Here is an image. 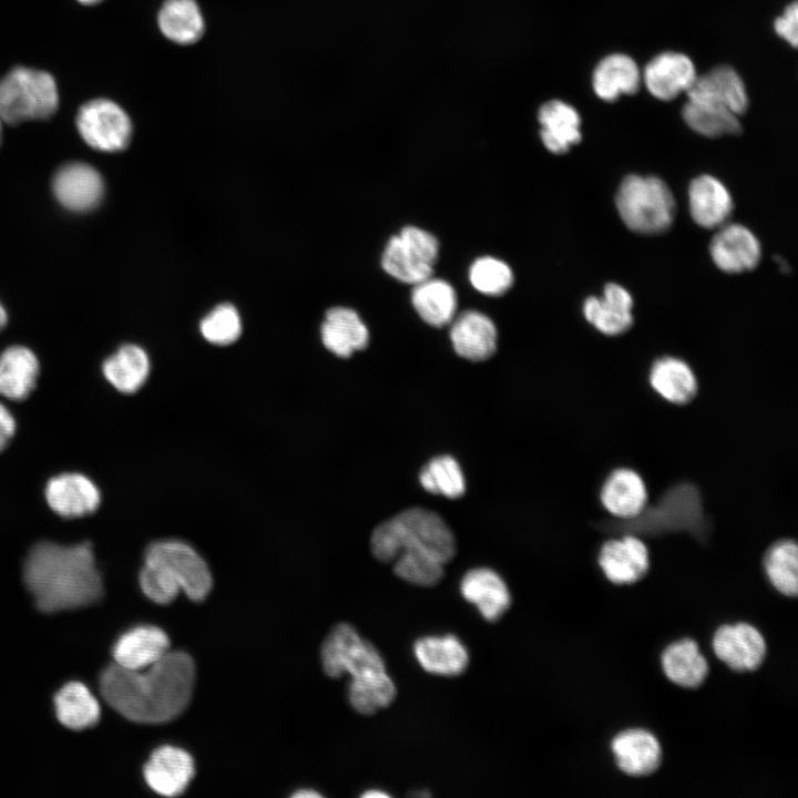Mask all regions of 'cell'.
I'll list each match as a JSON object with an SVG mask.
<instances>
[{"mask_svg":"<svg viewBox=\"0 0 798 798\" xmlns=\"http://www.w3.org/2000/svg\"><path fill=\"white\" fill-rule=\"evenodd\" d=\"M450 339L460 357L483 361L497 350L498 331L487 315L478 310H467L452 319Z\"/></svg>","mask_w":798,"mask_h":798,"instance_id":"obj_18","label":"cell"},{"mask_svg":"<svg viewBox=\"0 0 798 798\" xmlns=\"http://www.w3.org/2000/svg\"><path fill=\"white\" fill-rule=\"evenodd\" d=\"M626 521L631 524H625L623 529L634 534H659L681 530L700 538L708 532L699 492L688 483L674 487L656 507H645L637 516Z\"/></svg>","mask_w":798,"mask_h":798,"instance_id":"obj_8","label":"cell"},{"mask_svg":"<svg viewBox=\"0 0 798 798\" xmlns=\"http://www.w3.org/2000/svg\"><path fill=\"white\" fill-rule=\"evenodd\" d=\"M102 370L114 388L132 393L145 382L150 374V359L143 348L124 345L103 362Z\"/></svg>","mask_w":798,"mask_h":798,"instance_id":"obj_34","label":"cell"},{"mask_svg":"<svg viewBox=\"0 0 798 798\" xmlns=\"http://www.w3.org/2000/svg\"><path fill=\"white\" fill-rule=\"evenodd\" d=\"M195 774L194 760L184 749L171 745L156 748L146 761L143 775L152 790L165 797L185 791Z\"/></svg>","mask_w":798,"mask_h":798,"instance_id":"obj_12","label":"cell"},{"mask_svg":"<svg viewBox=\"0 0 798 798\" xmlns=\"http://www.w3.org/2000/svg\"><path fill=\"white\" fill-rule=\"evenodd\" d=\"M388 796H389V795H388L387 792H385V791H382V790H379V789H369L368 791H366L365 794H362V797H366V798H377V797H378V798H385V797H388Z\"/></svg>","mask_w":798,"mask_h":798,"instance_id":"obj_46","label":"cell"},{"mask_svg":"<svg viewBox=\"0 0 798 798\" xmlns=\"http://www.w3.org/2000/svg\"><path fill=\"white\" fill-rule=\"evenodd\" d=\"M716 656L734 671H754L766 655L763 635L751 625L738 623L720 626L713 637Z\"/></svg>","mask_w":798,"mask_h":798,"instance_id":"obj_15","label":"cell"},{"mask_svg":"<svg viewBox=\"0 0 798 798\" xmlns=\"http://www.w3.org/2000/svg\"><path fill=\"white\" fill-rule=\"evenodd\" d=\"M392 563L395 574L413 585L433 586L444 574V564L426 554L403 552Z\"/></svg>","mask_w":798,"mask_h":798,"instance_id":"obj_41","label":"cell"},{"mask_svg":"<svg viewBox=\"0 0 798 798\" xmlns=\"http://www.w3.org/2000/svg\"><path fill=\"white\" fill-rule=\"evenodd\" d=\"M75 124L82 140L102 152L124 150L133 133L129 114L114 101L103 98L81 105Z\"/></svg>","mask_w":798,"mask_h":798,"instance_id":"obj_10","label":"cell"},{"mask_svg":"<svg viewBox=\"0 0 798 798\" xmlns=\"http://www.w3.org/2000/svg\"><path fill=\"white\" fill-rule=\"evenodd\" d=\"M7 319H8V317H7L6 309L3 308V306L0 303V330L6 326Z\"/></svg>","mask_w":798,"mask_h":798,"instance_id":"obj_47","label":"cell"},{"mask_svg":"<svg viewBox=\"0 0 798 798\" xmlns=\"http://www.w3.org/2000/svg\"><path fill=\"white\" fill-rule=\"evenodd\" d=\"M202 336L217 346L231 345L242 332L239 313L232 304H221L212 309L200 324Z\"/></svg>","mask_w":798,"mask_h":798,"instance_id":"obj_42","label":"cell"},{"mask_svg":"<svg viewBox=\"0 0 798 798\" xmlns=\"http://www.w3.org/2000/svg\"><path fill=\"white\" fill-rule=\"evenodd\" d=\"M598 564L615 584H630L642 579L649 565L648 550L635 535L606 541L598 553Z\"/></svg>","mask_w":798,"mask_h":798,"instance_id":"obj_17","label":"cell"},{"mask_svg":"<svg viewBox=\"0 0 798 798\" xmlns=\"http://www.w3.org/2000/svg\"><path fill=\"white\" fill-rule=\"evenodd\" d=\"M371 552L381 562H392L403 552L429 555L442 564L457 551L452 531L436 512L409 508L379 524L370 539Z\"/></svg>","mask_w":798,"mask_h":798,"instance_id":"obj_5","label":"cell"},{"mask_svg":"<svg viewBox=\"0 0 798 798\" xmlns=\"http://www.w3.org/2000/svg\"><path fill=\"white\" fill-rule=\"evenodd\" d=\"M59 108L54 78L47 71L16 66L0 79V120L17 125L51 117Z\"/></svg>","mask_w":798,"mask_h":798,"instance_id":"obj_7","label":"cell"},{"mask_svg":"<svg viewBox=\"0 0 798 798\" xmlns=\"http://www.w3.org/2000/svg\"><path fill=\"white\" fill-rule=\"evenodd\" d=\"M648 381L663 399L675 405L690 402L698 390L692 368L675 357L657 359L649 370Z\"/></svg>","mask_w":798,"mask_h":798,"instance_id":"obj_31","label":"cell"},{"mask_svg":"<svg viewBox=\"0 0 798 798\" xmlns=\"http://www.w3.org/2000/svg\"><path fill=\"white\" fill-rule=\"evenodd\" d=\"M411 301L420 318L432 327H443L454 318L457 295L446 280L429 277L416 284Z\"/></svg>","mask_w":798,"mask_h":798,"instance_id":"obj_33","label":"cell"},{"mask_svg":"<svg viewBox=\"0 0 798 798\" xmlns=\"http://www.w3.org/2000/svg\"><path fill=\"white\" fill-rule=\"evenodd\" d=\"M662 665L671 682L687 688L699 686L708 673V664L692 640L668 646L662 655Z\"/></svg>","mask_w":798,"mask_h":798,"instance_id":"obj_36","label":"cell"},{"mask_svg":"<svg viewBox=\"0 0 798 798\" xmlns=\"http://www.w3.org/2000/svg\"><path fill=\"white\" fill-rule=\"evenodd\" d=\"M50 508L63 518H80L96 510L100 492L96 485L80 473H63L52 478L45 488Z\"/></svg>","mask_w":798,"mask_h":798,"instance_id":"obj_21","label":"cell"},{"mask_svg":"<svg viewBox=\"0 0 798 798\" xmlns=\"http://www.w3.org/2000/svg\"><path fill=\"white\" fill-rule=\"evenodd\" d=\"M293 796L296 797V798H317V797H321V795H320L319 792H317V791H315V790H309V789L298 790V791H296Z\"/></svg>","mask_w":798,"mask_h":798,"instance_id":"obj_45","label":"cell"},{"mask_svg":"<svg viewBox=\"0 0 798 798\" xmlns=\"http://www.w3.org/2000/svg\"><path fill=\"white\" fill-rule=\"evenodd\" d=\"M469 279L479 293L500 296L511 288L514 277L511 268L503 260L483 256L471 264Z\"/></svg>","mask_w":798,"mask_h":798,"instance_id":"obj_40","label":"cell"},{"mask_svg":"<svg viewBox=\"0 0 798 798\" xmlns=\"http://www.w3.org/2000/svg\"><path fill=\"white\" fill-rule=\"evenodd\" d=\"M642 73L636 62L623 53L603 58L594 69L592 84L595 94L603 101L613 102L622 94L638 91Z\"/></svg>","mask_w":798,"mask_h":798,"instance_id":"obj_29","label":"cell"},{"mask_svg":"<svg viewBox=\"0 0 798 798\" xmlns=\"http://www.w3.org/2000/svg\"><path fill=\"white\" fill-rule=\"evenodd\" d=\"M78 1L84 6H93V4L101 2L102 0H78Z\"/></svg>","mask_w":798,"mask_h":798,"instance_id":"obj_48","label":"cell"},{"mask_svg":"<svg viewBox=\"0 0 798 798\" xmlns=\"http://www.w3.org/2000/svg\"><path fill=\"white\" fill-rule=\"evenodd\" d=\"M689 102L726 109L736 115L748 108V95L743 79L728 65H719L696 76L686 91Z\"/></svg>","mask_w":798,"mask_h":798,"instance_id":"obj_11","label":"cell"},{"mask_svg":"<svg viewBox=\"0 0 798 798\" xmlns=\"http://www.w3.org/2000/svg\"><path fill=\"white\" fill-rule=\"evenodd\" d=\"M1 132H2V121L0 120V142H1Z\"/></svg>","mask_w":798,"mask_h":798,"instance_id":"obj_49","label":"cell"},{"mask_svg":"<svg viewBox=\"0 0 798 798\" xmlns=\"http://www.w3.org/2000/svg\"><path fill=\"white\" fill-rule=\"evenodd\" d=\"M195 665L185 652L168 651L139 671L116 664L100 675L104 700L120 715L140 724H160L177 717L191 700Z\"/></svg>","mask_w":798,"mask_h":798,"instance_id":"obj_1","label":"cell"},{"mask_svg":"<svg viewBox=\"0 0 798 798\" xmlns=\"http://www.w3.org/2000/svg\"><path fill=\"white\" fill-rule=\"evenodd\" d=\"M324 346L334 355L347 358L367 347L369 331L359 315L347 307L330 308L320 329Z\"/></svg>","mask_w":798,"mask_h":798,"instance_id":"obj_27","label":"cell"},{"mask_svg":"<svg viewBox=\"0 0 798 798\" xmlns=\"http://www.w3.org/2000/svg\"><path fill=\"white\" fill-rule=\"evenodd\" d=\"M157 25L167 40L181 45L194 44L205 31L196 0H165L157 13Z\"/></svg>","mask_w":798,"mask_h":798,"instance_id":"obj_30","label":"cell"},{"mask_svg":"<svg viewBox=\"0 0 798 798\" xmlns=\"http://www.w3.org/2000/svg\"><path fill=\"white\" fill-rule=\"evenodd\" d=\"M682 114L693 131L706 137L736 135L741 131L738 115L723 108L687 101Z\"/></svg>","mask_w":798,"mask_h":798,"instance_id":"obj_38","label":"cell"},{"mask_svg":"<svg viewBox=\"0 0 798 798\" xmlns=\"http://www.w3.org/2000/svg\"><path fill=\"white\" fill-rule=\"evenodd\" d=\"M57 717L65 727L80 730L95 725L100 705L81 682L65 684L54 696Z\"/></svg>","mask_w":798,"mask_h":798,"instance_id":"obj_35","label":"cell"},{"mask_svg":"<svg viewBox=\"0 0 798 798\" xmlns=\"http://www.w3.org/2000/svg\"><path fill=\"white\" fill-rule=\"evenodd\" d=\"M718 228L709 245L715 265L729 274L754 269L761 256L757 237L740 224H724Z\"/></svg>","mask_w":798,"mask_h":798,"instance_id":"obj_14","label":"cell"},{"mask_svg":"<svg viewBox=\"0 0 798 798\" xmlns=\"http://www.w3.org/2000/svg\"><path fill=\"white\" fill-rule=\"evenodd\" d=\"M632 306L631 294L621 285L610 283L604 287L601 298L591 296L585 299L583 314L602 334L617 336L627 331L633 324Z\"/></svg>","mask_w":798,"mask_h":798,"instance_id":"obj_23","label":"cell"},{"mask_svg":"<svg viewBox=\"0 0 798 798\" xmlns=\"http://www.w3.org/2000/svg\"><path fill=\"white\" fill-rule=\"evenodd\" d=\"M616 208L633 232L655 235L673 224L675 200L665 182L656 176L628 175L616 193Z\"/></svg>","mask_w":798,"mask_h":798,"instance_id":"obj_6","label":"cell"},{"mask_svg":"<svg viewBox=\"0 0 798 798\" xmlns=\"http://www.w3.org/2000/svg\"><path fill=\"white\" fill-rule=\"evenodd\" d=\"M600 499L611 514L628 520L637 516L646 507L647 490L637 472L620 468L606 478Z\"/></svg>","mask_w":798,"mask_h":798,"instance_id":"obj_25","label":"cell"},{"mask_svg":"<svg viewBox=\"0 0 798 798\" xmlns=\"http://www.w3.org/2000/svg\"><path fill=\"white\" fill-rule=\"evenodd\" d=\"M764 566L774 587L788 596L798 593V548L792 540H780L766 552Z\"/></svg>","mask_w":798,"mask_h":798,"instance_id":"obj_37","label":"cell"},{"mask_svg":"<svg viewBox=\"0 0 798 798\" xmlns=\"http://www.w3.org/2000/svg\"><path fill=\"white\" fill-rule=\"evenodd\" d=\"M422 488L432 494H441L457 499L466 491L462 470L451 456H439L431 459L419 473Z\"/></svg>","mask_w":798,"mask_h":798,"instance_id":"obj_39","label":"cell"},{"mask_svg":"<svg viewBox=\"0 0 798 798\" xmlns=\"http://www.w3.org/2000/svg\"><path fill=\"white\" fill-rule=\"evenodd\" d=\"M320 661L328 676H350L348 699L356 712L371 715L395 700L397 688L381 654L351 625L338 624L328 634L321 645Z\"/></svg>","mask_w":798,"mask_h":798,"instance_id":"obj_3","label":"cell"},{"mask_svg":"<svg viewBox=\"0 0 798 798\" xmlns=\"http://www.w3.org/2000/svg\"><path fill=\"white\" fill-rule=\"evenodd\" d=\"M688 205L694 222L707 229L724 225L733 211L728 190L710 175H700L690 182Z\"/></svg>","mask_w":798,"mask_h":798,"instance_id":"obj_24","label":"cell"},{"mask_svg":"<svg viewBox=\"0 0 798 798\" xmlns=\"http://www.w3.org/2000/svg\"><path fill=\"white\" fill-rule=\"evenodd\" d=\"M538 120L541 140L551 153H566L582 139L581 117L572 105L563 101L551 100L542 104Z\"/></svg>","mask_w":798,"mask_h":798,"instance_id":"obj_26","label":"cell"},{"mask_svg":"<svg viewBox=\"0 0 798 798\" xmlns=\"http://www.w3.org/2000/svg\"><path fill=\"white\" fill-rule=\"evenodd\" d=\"M438 253L439 243L432 234L417 226H406L389 238L381 266L395 279L416 285L431 277Z\"/></svg>","mask_w":798,"mask_h":798,"instance_id":"obj_9","label":"cell"},{"mask_svg":"<svg viewBox=\"0 0 798 798\" xmlns=\"http://www.w3.org/2000/svg\"><path fill=\"white\" fill-rule=\"evenodd\" d=\"M16 430V421L10 411L0 403V451L6 448Z\"/></svg>","mask_w":798,"mask_h":798,"instance_id":"obj_44","label":"cell"},{"mask_svg":"<svg viewBox=\"0 0 798 798\" xmlns=\"http://www.w3.org/2000/svg\"><path fill=\"white\" fill-rule=\"evenodd\" d=\"M170 651L166 633L153 625H140L119 637L112 654L114 664L126 669H144Z\"/></svg>","mask_w":798,"mask_h":798,"instance_id":"obj_19","label":"cell"},{"mask_svg":"<svg viewBox=\"0 0 798 798\" xmlns=\"http://www.w3.org/2000/svg\"><path fill=\"white\" fill-rule=\"evenodd\" d=\"M412 651L426 672L439 676L461 675L470 661L467 646L453 634L420 637L415 642Z\"/></svg>","mask_w":798,"mask_h":798,"instance_id":"obj_22","label":"cell"},{"mask_svg":"<svg viewBox=\"0 0 798 798\" xmlns=\"http://www.w3.org/2000/svg\"><path fill=\"white\" fill-rule=\"evenodd\" d=\"M693 61L678 52H663L644 68L642 81L656 99L669 101L685 92L696 79Z\"/></svg>","mask_w":798,"mask_h":798,"instance_id":"obj_16","label":"cell"},{"mask_svg":"<svg viewBox=\"0 0 798 798\" xmlns=\"http://www.w3.org/2000/svg\"><path fill=\"white\" fill-rule=\"evenodd\" d=\"M460 592L488 622L498 621L511 605L507 583L489 567L469 570L460 582Z\"/></svg>","mask_w":798,"mask_h":798,"instance_id":"obj_20","label":"cell"},{"mask_svg":"<svg viewBox=\"0 0 798 798\" xmlns=\"http://www.w3.org/2000/svg\"><path fill=\"white\" fill-rule=\"evenodd\" d=\"M775 32L796 48L798 42V6L794 1L786 7L784 13L774 22Z\"/></svg>","mask_w":798,"mask_h":798,"instance_id":"obj_43","label":"cell"},{"mask_svg":"<svg viewBox=\"0 0 798 798\" xmlns=\"http://www.w3.org/2000/svg\"><path fill=\"white\" fill-rule=\"evenodd\" d=\"M53 193L61 205L73 212H86L102 200L104 184L100 173L89 164L68 163L53 177Z\"/></svg>","mask_w":798,"mask_h":798,"instance_id":"obj_13","label":"cell"},{"mask_svg":"<svg viewBox=\"0 0 798 798\" xmlns=\"http://www.w3.org/2000/svg\"><path fill=\"white\" fill-rule=\"evenodd\" d=\"M39 375L35 355L23 346H12L0 355V393L11 400L25 399Z\"/></svg>","mask_w":798,"mask_h":798,"instance_id":"obj_32","label":"cell"},{"mask_svg":"<svg viewBox=\"0 0 798 798\" xmlns=\"http://www.w3.org/2000/svg\"><path fill=\"white\" fill-rule=\"evenodd\" d=\"M139 581L145 596L157 604H170L181 591L192 601H202L212 589L203 557L177 540L158 541L146 549Z\"/></svg>","mask_w":798,"mask_h":798,"instance_id":"obj_4","label":"cell"},{"mask_svg":"<svg viewBox=\"0 0 798 798\" xmlns=\"http://www.w3.org/2000/svg\"><path fill=\"white\" fill-rule=\"evenodd\" d=\"M612 750L618 768L630 776H646L654 773L662 758L656 738L642 729H630L617 735Z\"/></svg>","mask_w":798,"mask_h":798,"instance_id":"obj_28","label":"cell"},{"mask_svg":"<svg viewBox=\"0 0 798 798\" xmlns=\"http://www.w3.org/2000/svg\"><path fill=\"white\" fill-rule=\"evenodd\" d=\"M23 580L38 608L45 613L89 606L103 594L90 542L71 546L37 543L25 559Z\"/></svg>","mask_w":798,"mask_h":798,"instance_id":"obj_2","label":"cell"}]
</instances>
